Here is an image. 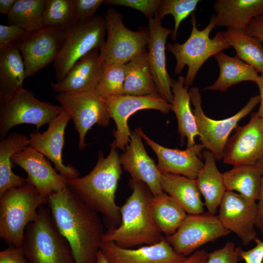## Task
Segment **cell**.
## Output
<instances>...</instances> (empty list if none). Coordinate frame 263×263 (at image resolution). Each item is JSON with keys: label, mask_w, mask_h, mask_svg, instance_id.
<instances>
[{"label": "cell", "mask_w": 263, "mask_h": 263, "mask_svg": "<svg viewBox=\"0 0 263 263\" xmlns=\"http://www.w3.org/2000/svg\"><path fill=\"white\" fill-rule=\"evenodd\" d=\"M47 205L56 225L70 244L75 263H96L105 233L98 213L67 185L49 195Z\"/></svg>", "instance_id": "obj_1"}, {"label": "cell", "mask_w": 263, "mask_h": 263, "mask_svg": "<svg viewBox=\"0 0 263 263\" xmlns=\"http://www.w3.org/2000/svg\"><path fill=\"white\" fill-rule=\"evenodd\" d=\"M109 154L98 153V161L86 175L68 179L67 186L97 213L102 214L110 227H116L121 221L120 207L115 203V193L121 173L119 156L113 142Z\"/></svg>", "instance_id": "obj_2"}, {"label": "cell", "mask_w": 263, "mask_h": 263, "mask_svg": "<svg viewBox=\"0 0 263 263\" xmlns=\"http://www.w3.org/2000/svg\"><path fill=\"white\" fill-rule=\"evenodd\" d=\"M129 185L132 191L120 207V224L116 227L109 228L102 242H113L122 247L128 248L161 242L165 238L156 226L151 213L153 195L142 181L131 178Z\"/></svg>", "instance_id": "obj_3"}, {"label": "cell", "mask_w": 263, "mask_h": 263, "mask_svg": "<svg viewBox=\"0 0 263 263\" xmlns=\"http://www.w3.org/2000/svg\"><path fill=\"white\" fill-rule=\"evenodd\" d=\"M48 196L28 182L13 188L0 196V237L9 246L21 247L27 225L34 221L38 208L47 204Z\"/></svg>", "instance_id": "obj_4"}, {"label": "cell", "mask_w": 263, "mask_h": 263, "mask_svg": "<svg viewBox=\"0 0 263 263\" xmlns=\"http://www.w3.org/2000/svg\"><path fill=\"white\" fill-rule=\"evenodd\" d=\"M30 263H75L70 244L45 205L26 227L21 246Z\"/></svg>", "instance_id": "obj_5"}, {"label": "cell", "mask_w": 263, "mask_h": 263, "mask_svg": "<svg viewBox=\"0 0 263 263\" xmlns=\"http://www.w3.org/2000/svg\"><path fill=\"white\" fill-rule=\"evenodd\" d=\"M192 30L187 40L182 44L169 43L167 48L175 56L176 63L174 72L179 74L185 66L188 67L185 85H191L201 67L210 57L230 46L225 39L222 32H218L212 38L209 35L216 26L215 15H213L207 25L203 30L197 27L195 16L192 14Z\"/></svg>", "instance_id": "obj_6"}, {"label": "cell", "mask_w": 263, "mask_h": 263, "mask_svg": "<svg viewBox=\"0 0 263 263\" xmlns=\"http://www.w3.org/2000/svg\"><path fill=\"white\" fill-rule=\"evenodd\" d=\"M63 111L61 106L39 100L22 87L0 98V139L5 138L12 128L19 124H33L39 129Z\"/></svg>", "instance_id": "obj_7"}, {"label": "cell", "mask_w": 263, "mask_h": 263, "mask_svg": "<svg viewBox=\"0 0 263 263\" xmlns=\"http://www.w3.org/2000/svg\"><path fill=\"white\" fill-rule=\"evenodd\" d=\"M105 19L107 38L99 49L102 65L126 64L146 52L148 45V29L133 31L123 22L122 15L113 8L106 11Z\"/></svg>", "instance_id": "obj_8"}, {"label": "cell", "mask_w": 263, "mask_h": 263, "mask_svg": "<svg viewBox=\"0 0 263 263\" xmlns=\"http://www.w3.org/2000/svg\"><path fill=\"white\" fill-rule=\"evenodd\" d=\"M105 18L95 15L92 19L76 22L69 30L67 37L54 62L56 82L62 80L72 67L94 49H100L105 42Z\"/></svg>", "instance_id": "obj_9"}, {"label": "cell", "mask_w": 263, "mask_h": 263, "mask_svg": "<svg viewBox=\"0 0 263 263\" xmlns=\"http://www.w3.org/2000/svg\"><path fill=\"white\" fill-rule=\"evenodd\" d=\"M189 93L194 107L192 111L201 143L216 160H221L223 159L225 147L230 133L238 126L239 121L260 103V95L251 97L246 104L233 115L224 119L214 120L205 114L199 89L193 87L189 90Z\"/></svg>", "instance_id": "obj_10"}, {"label": "cell", "mask_w": 263, "mask_h": 263, "mask_svg": "<svg viewBox=\"0 0 263 263\" xmlns=\"http://www.w3.org/2000/svg\"><path fill=\"white\" fill-rule=\"evenodd\" d=\"M56 100L74 122L78 133L80 150L87 146L85 137L94 124L107 126L111 118L102 97L95 91L83 93H58Z\"/></svg>", "instance_id": "obj_11"}, {"label": "cell", "mask_w": 263, "mask_h": 263, "mask_svg": "<svg viewBox=\"0 0 263 263\" xmlns=\"http://www.w3.org/2000/svg\"><path fill=\"white\" fill-rule=\"evenodd\" d=\"M70 28L43 27L36 31L28 32L22 38L14 42L22 54L26 78L33 76L55 61L67 37Z\"/></svg>", "instance_id": "obj_12"}, {"label": "cell", "mask_w": 263, "mask_h": 263, "mask_svg": "<svg viewBox=\"0 0 263 263\" xmlns=\"http://www.w3.org/2000/svg\"><path fill=\"white\" fill-rule=\"evenodd\" d=\"M230 233L218 216L204 212L188 214L177 231L165 239L175 252L187 257L205 244L214 242Z\"/></svg>", "instance_id": "obj_13"}, {"label": "cell", "mask_w": 263, "mask_h": 263, "mask_svg": "<svg viewBox=\"0 0 263 263\" xmlns=\"http://www.w3.org/2000/svg\"><path fill=\"white\" fill-rule=\"evenodd\" d=\"M110 116L116 124L113 132V141L117 148L125 151L132 133L128 124L129 117L135 113L145 109L156 110L164 113L171 110V105L158 94L143 96L122 94L102 97Z\"/></svg>", "instance_id": "obj_14"}, {"label": "cell", "mask_w": 263, "mask_h": 263, "mask_svg": "<svg viewBox=\"0 0 263 263\" xmlns=\"http://www.w3.org/2000/svg\"><path fill=\"white\" fill-rule=\"evenodd\" d=\"M218 216L223 225L233 232L244 245L255 241L257 203L242 195L226 191L219 205Z\"/></svg>", "instance_id": "obj_15"}, {"label": "cell", "mask_w": 263, "mask_h": 263, "mask_svg": "<svg viewBox=\"0 0 263 263\" xmlns=\"http://www.w3.org/2000/svg\"><path fill=\"white\" fill-rule=\"evenodd\" d=\"M235 130L225 146L224 162L234 167L256 164L263 158V118L254 113L247 124Z\"/></svg>", "instance_id": "obj_16"}, {"label": "cell", "mask_w": 263, "mask_h": 263, "mask_svg": "<svg viewBox=\"0 0 263 263\" xmlns=\"http://www.w3.org/2000/svg\"><path fill=\"white\" fill-rule=\"evenodd\" d=\"M70 119V116L63 110L48 124L46 131L40 133L35 130L30 133L29 137V146L53 162L56 170L67 179L80 175L76 168L69 164L65 165L62 160L65 130Z\"/></svg>", "instance_id": "obj_17"}, {"label": "cell", "mask_w": 263, "mask_h": 263, "mask_svg": "<svg viewBox=\"0 0 263 263\" xmlns=\"http://www.w3.org/2000/svg\"><path fill=\"white\" fill-rule=\"evenodd\" d=\"M11 160L26 172L27 182L43 195L59 192L67 185L68 179L53 168L43 154L29 146L14 154Z\"/></svg>", "instance_id": "obj_18"}, {"label": "cell", "mask_w": 263, "mask_h": 263, "mask_svg": "<svg viewBox=\"0 0 263 263\" xmlns=\"http://www.w3.org/2000/svg\"><path fill=\"white\" fill-rule=\"evenodd\" d=\"M155 153L157 167L161 173L183 175L195 180L204 162L200 158L204 149L203 145L195 144L185 150L166 148L150 139L139 127L135 130Z\"/></svg>", "instance_id": "obj_19"}, {"label": "cell", "mask_w": 263, "mask_h": 263, "mask_svg": "<svg viewBox=\"0 0 263 263\" xmlns=\"http://www.w3.org/2000/svg\"><path fill=\"white\" fill-rule=\"evenodd\" d=\"M161 21L155 17L149 19V62L158 94L171 104L173 99L172 79L167 70L165 49L167 38L173 30L163 27Z\"/></svg>", "instance_id": "obj_20"}, {"label": "cell", "mask_w": 263, "mask_h": 263, "mask_svg": "<svg viewBox=\"0 0 263 263\" xmlns=\"http://www.w3.org/2000/svg\"><path fill=\"white\" fill-rule=\"evenodd\" d=\"M119 158L121 166L130 174L132 178L144 183L154 197L164 193L161 185V173L148 155L142 137L135 130Z\"/></svg>", "instance_id": "obj_21"}, {"label": "cell", "mask_w": 263, "mask_h": 263, "mask_svg": "<svg viewBox=\"0 0 263 263\" xmlns=\"http://www.w3.org/2000/svg\"><path fill=\"white\" fill-rule=\"evenodd\" d=\"M100 250L110 263H177L186 257L175 252L165 238L137 249L122 247L113 242H102Z\"/></svg>", "instance_id": "obj_22"}, {"label": "cell", "mask_w": 263, "mask_h": 263, "mask_svg": "<svg viewBox=\"0 0 263 263\" xmlns=\"http://www.w3.org/2000/svg\"><path fill=\"white\" fill-rule=\"evenodd\" d=\"M102 71L99 50L94 49L79 59L62 80L51 82V87L54 92L58 93L95 91Z\"/></svg>", "instance_id": "obj_23"}, {"label": "cell", "mask_w": 263, "mask_h": 263, "mask_svg": "<svg viewBox=\"0 0 263 263\" xmlns=\"http://www.w3.org/2000/svg\"><path fill=\"white\" fill-rule=\"evenodd\" d=\"M213 7L216 26L244 31L253 18L263 14V0H217Z\"/></svg>", "instance_id": "obj_24"}, {"label": "cell", "mask_w": 263, "mask_h": 263, "mask_svg": "<svg viewBox=\"0 0 263 263\" xmlns=\"http://www.w3.org/2000/svg\"><path fill=\"white\" fill-rule=\"evenodd\" d=\"M202 156L204 159V166L195 181L200 193L204 198L207 212L215 215L226 191L223 173L218 170L216 159L210 151H204Z\"/></svg>", "instance_id": "obj_25"}, {"label": "cell", "mask_w": 263, "mask_h": 263, "mask_svg": "<svg viewBox=\"0 0 263 263\" xmlns=\"http://www.w3.org/2000/svg\"><path fill=\"white\" fill-rule=\"evenodd\" d=\"M161 185L164 192L179 203L188 214L204 212L205 204L195 180L181 175L161 173Z\"/></svg>", "instance_id": "obj_26"}, {"label": "cell", "mask_w": 263, "mask_h": 263, "mask_svg": "<svg viewBox=\"0 0 263 263\" xmlns=\"http://www.w3.org/2000/svg\"><path fill=\"white\" fill-rule=\"evenodd\" d=\"M220 69L219 75L211 85L205 87L203 90L226 92L228 88L243 81L256 83L259 75L251 66L239 59L232 57L223 51L213 56Z\"/></svg>", "instance_id": "obj_27"}, {"label": "cell", "mask_w": 263, "mask_h": 263, "mask_svg": "<svg viewBox=\"0 0 263 263\" xmlns=\"http://www.w3.org/2000/svg\"><path fill=\"white\" fill-rule=\"evenodd\" d=\"M185 77L179 76L172 79L171 91L173 99L171 110L174 113L178 122V132L181 140L187 139V148L194 145L195 138L198 135L195 118L190 106V96L188 87L185 85Z\"/></svg>", "instance_id": "obj_28"}, {"label": "cell", "mask_w": 263, "mask_h": 263, "mask_svg": "<svg viewBox=\"0 0 263 263\" xmlns=\"http://www.w3.org/2000/svg\"><path fill=\"white\" fill-rule=\"evenodd\" d=\"M29 146V138L25 134L11 133L0 141V196L7 190L22 186L26 178L12 171V156Z\"/></svg>", "instance_id": "obj_29"}, {"label": "cell", "mask_w": 263, "mask_h": 263, "mask_svg": "<svg viewBox=\"0 0 263 263\" xmlns=\"http://www.w3.org/2000/svg\"><path fill=\"white\" fill-rule=\"evenodd\" d=\"M25 69L20 52L11 43L0 48V98L23 87Z\"/></svg>", "instance_id": "obj_30"}, {"label": "cell", "mask_w": 263, "mask_h": 263, "mask_svg": "<svg viewBox=\"0 0 263 263\" xmlns=\"http://www.w3.org/2000/svg\"><path fill=\"white\" fill-rule=\"evenodd\" d=\"M223 177L226 191H236L250 200H259L262 173L257 165L233 167L223 173Z\"/></svg>", "instance_id": "obj_31"}, {"label": "cell", "mask_w": 263, "mask_h": 263, "mask_svg": "<svg viewBox=\"0 0 263 263\" xmlns=\"http://www.w3.org/2000/svg\"><path fill=\"white\" fill-rule=\"evenodd\" d=\"M125 67L124 94L143 96L158 94L150 71L148 52H143L125 64Z\"/></svg>", "instance_id": "obj_32"}, {"label": "cell", "mask_w": 263, "mask_h": 263, "mask_svg": "<svg viewBox=\"0 0 263 263\" xmlns=\"http://www.w3.org/2000/svg\"><path fill=\"white\" fill-rule=\"evenodd\" d=\"M150 210L156 226L167 236L177 231L188 215L184 208L165 192L153 196Z\"/></svg>", "instance_id": "obj_33"}, {"label": "cell", "mask_w": 263, "mask_h": 263, "mask_svg": "<svg viewBox=\"0 0 263 263\" xmlns=\"http://www.w3.org/2000/svg\"><path fill=\"white\" fill-rule=\"evenodd\" d=\"M222 32L229 45L235 50V56L252 67L258 73L263 74L262 42L243 31L227 29Z\"/></svg>", "instance_id": "obj_34"}, {"label": "cell", "mask_w": 263, "mask_h": 263, "mask_svg": "<svg viewBox=\"0 0 263 263\" xmlns=\"http://www.w3.org/2000/svg\"><path fill=\"white\" fill-rule=\"evenodd\" d=\"M46 0H16L7 15L9 24L16 25L32 32L43 27Z\"/></svg>", "instance_id": "obj_35"}, {"label": "cell", "mask_w": 263, "mask_h": 263, "mask_svg": "<svg viewBox=\"0 0 263 263\" xmlns=\"http://www.w3.org/2000/svg\"><path fill=\"white\" fill-rule=\"evenodd\" d=\"M75 23L73 0H46L43 27L68 29Z\"/></svg>", "instance_id": "obj_36"}, {"label": "cell", "mask_w": 263, "mask_h": 263, "mask_svg": "<svg viewBox=\"0 0 263 263\" xmlns=\"http://www.w3.org/2000/svg\"><path fill=\"white\" fill-rule=\"evenodd\" d=\"M125 77V64L103 65L102 75L95 91L102 97L124 94Z\"/></svg>", "instance_id": "obj_37"}, {"label": "cell", "mask_w": 263, "mask_h": 263, "mask_svg": "<svg viewBox=\"0 0 263 263\" xmlns=\"http://www.w3.org/2000/svg\"><path fill=\"white\" fill-rule=\"evenodd\" d=\"M200 1L199 0H161L154 17L161 19L169 14L173 17L174 27L171 37L175 40L180 23L195 11Z\"/></svg>", "instance_id": "obj_38"}, {"label": "cell", "mask_w": 263, "mask_h": 263, "mask_svg": "<svg viewBox=\"0 0 263 263\" xmlns=\"http://www.w3.org/2000/svg\"><path fill=\"white\" fill-rule=\"evenodd\" d=\"M105 4L120 5L135 9L142 12L149 19L154 17L161 0H107Z\"/></svg>", "instance_id": "obj_39"}, {"label": "cell", "mask_w": 263, "mask_h": 263, "mask_svg": "<svg viewBox=\"0 0 263 263\" xmlns=\"http://www.w3.org/2000/svg\"><path fill=\"white\" fill-rule=\"evenodd\" d=\"M239 248L228 241L223 247L208 253L207 263H238Z\"/></svg>", "instance_id": "obj_40"}, {"label": "cell", "mask_w": 263, "mask_h": 263, "mask_svg": "<svg viewBox=\"0 0 263 263\" xmlns=\"http://www.w3.org/2000/svg\"><path fill=\"white\" fill-rule=\"evenodd\" d=\"M75 23L85 21L94 17L105 1L103 0H73Z\"/></svg>", "instance_id": "obj_41"}, {"label": "cell", "mask_w": 263, "mask_h": 263, "mask_svg": "<svg viewBox=\"0 0 263 263\" xmlns=\"http://www.w3.org/2000/svg\"><path fill=\"white\" fill-rule=\"evenodd\" d=\"M28 33L23 28L16 25H0V48L22 38Z\"/></svg>", "instance_id": "obj_42"}, {"label": "cell", "mask_w": 263, "mask_h": 263, "mask_svg": "<svg viewBox=\"0 0 263 263\" xmlns=\"http://www.w3.org/2000/svg\"><path fill=\"white\" fill-rule=\"evenodd\" d=\"M0 263H30L21 247L9 246L0 252Z\"/></svg>", "instance_id": "obj_43"}, {"label": "cell", "mask_w": 263, "mask_h": 263, "mask_svg": "<svg viewBox=\"0 0 263 263\" xmlns=\"http://www.w3.org/2000/svg\"><path fill=\"white\" fill-rule=\"evenodd\" d=\"M255 241V246L250 249L244 251L239 248V258L245 263H263V241L256 238Z\"/></svg>", "instance_id": "obj_44"}, {"label": "cell", "mask_w": 263, "mask_h": 263, "mask_svg": "<svg viewBox=\"0 0 263 263\" xmlns=\"http://www.w3.org/2000/svg\"><path fill=\"white\" fill-rule=\"evenodd\" d=\"M244 32L263 42V14L253 18L244 30Z\"/></svg>", "instance_id": "obj_45"}, {"label": "cell", "mask_w": 263, "mask_h": 263, "mask_svg": "<svg viewBox=\"0 0 263 263\" xmlns=\"http://www.w3.org/2000/svg\"><path fill=\"white\" fill-rule=\"evenodd\" d=\"M260 168L262 173V180L260 197L258 201V212L256 221V227L263 234V158L256 164Z\"/></svg>", "instance_id": "obj_46"}, {"label": "cell", "mask_w": 263, "mask_h": 263, "mask_svg": "<svg viewBox=\"0 0 263 263\" xmlns=\"http://www.w3.org/2000/svg\"><path fill=\"white\" fill-rule=\"evenodd\" d=\"M208 253L204 250H197L192 254L186 257L183 261L177 263H207Z\"/></svg>", "instance_id": "obj_47"}, {"label": "cell", "mask_w": 263, "mask_h": 263, "mask_svg": "<svg viewBox=\"0 0 263 263\" xmlns=\"http://www.w3.org/2000/svg\"><path fill=\"white\" fill-rule=\"evenodd\" d=\"M258 86L260 91V107L258 111L256 112L258 116L263 118V74L259 75V77L255 83Z\"/></svg>", "instance_id": "obj_48"}, {"label": "cell", "mask_w": 263, "mask_h": 263, "mask_svg": "<svg viewBox=\"0 0 263 263\" xmlns=\"http://www.w3.org/2000/svg\"><path fill=\"white\" fill-rule=\"evenodd\" d=\"M16 1V0H0V13L7 16Z\"/></svg>", "instance_id": "obj_49"}, {"label": "cell", "mask_w": 263, "mask_h": 263, "mask_svg": "<svg viewBox=\"0 0 263 263\" xmlns=\"http://www.w3.org/2000/svg\"><path fill=\"white\" fill-rule=\"evenodd\" d=\"M96 263H110L100 250H99L97 255Z\"/></svg>", "instance_id": "obj_50"}]
</instances>
